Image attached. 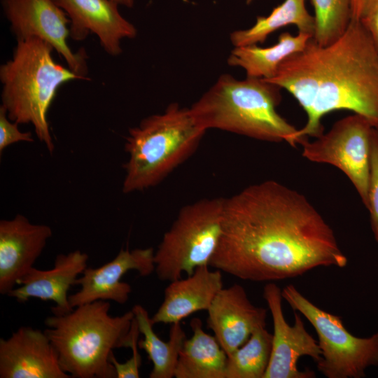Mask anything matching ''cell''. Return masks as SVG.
Segmentation results:
<instances>
[{
	"label": "cell",
	"mask_w": 378,
	"mask_h": 378,
	"mask_svg": "<svg viewBox=\"0 0 378 378\" xmlns=\"http://www.w3.org/2000/svg\"><path fill=\"white\" fill-rule=\"evenodd\" d=\"M190 325L192 335L181 348L175 377L225 378V351L214 336L203 330L200 318H193Z\"/></svg>",
	"instance_id": "cell-19"
},
{
	"label": "cell",
	"mask_w": 378,
	"mask_h": 378,
	"mask_svg": "<svg viewBox=\"0 0 378 378\" xmlns=\"http://www.w3.org/2000/svg\"><path fill=\"white\" fill-rule=\"evenodd\" d=\"M347 263L332 229L298 191L269 180L225 198L221 235L209 267L243 280L271 282Z\"/></svg>",
	"instance_id": "cell-1"
},
{
	"label": "cell",
	"mask_w": 378,
	"mask_h": 378,
	"mask_svg": "<svg viewBox=\"0 0 378 378\" xmlns=\"http://www.w3.org/2000/svg\"><path fill=\"white\" fill-rule=\"evenodd\" d=\"M53 50L38 37L19 40L11 59L0 66L1 105L8 118L19 125L31 124L50 153L55 145L47 115L57 90L71 80H85L57 63Z\"/></svg>",
	"instance_id": "cell-5"
},
{
	"label": "cell",
	"mask_w": 378,
	"mask_h": 378,
	"mask_svg": "<svg viewBox=\"0 0 378 378\" xmlns=\"http://www.w3.org/2000/svg\"><path fill=\"white\" fill-rule=\"evenodd\" d=\"M52 234L48 225L31 223L21 214L0 221L1 294L7 295L17 286L34 267Z\"/></svg>",
	"instance_id": "cell-15"
},
{
	"label": "cell",
	"mask_w": 378,
	"mask_h": 378,
	"mask_svg": "<svg viewBox=\"0 0 378 378\" xmlns=\"http://www.w3.org/2000/svg\"><path fill=\"white\" fill-rule=\"evenodd\" d=\"M374 127L363 115L354 113L334 123L314 141L301 139L302 155L332 164L349 178L366 207L370 171L372 134Z\"/></svg>",
	"instance_id": "cell-9"
},
{
	"label": "cell",
	"mask_w": 378,
	"mask_h": 378,
	"mask_svg": "<svg viewBox=\"0 0 378 378\" xmlns=\"http://www.w3.org/2000/svg\"><path fill=\"white\" fill-rule=\"evenodd\" d=\"M265 80L287 90L307 114L306 124L295 136L297 144L323 134L321 119L335 111L363 115L378 130V50L359 20H351L327 46L312 38Z\"/></svg>",
	"instance_id": "cell-2"
},
{
	"label": "cell",
	"mask_w": 378,
	"mask_h": 378,
	"mask_svg": "<svg viewBox=\"0 0 378 378\" xmlns=\"http://www.w3.org/2000/svg\"><path fill=\"white\" fill-rule=\"evenodd\" d=\"M206 131L190 108L176 103L130 128L125 144L129 158L124 165L122 192L141 191L160 183L193 154Z\"/></svg>",
	"instance_id": "cell-6"
},
{
	"label": "cell",
	"mask_w": 378,
	"mask_h": 378,
	"mask_svg": "<svg viewBox=\"0 0 378 378\" xmlns=\"http://www.w3.org/2000/svg\"><path fill=\"white\" fill-rule=\"evenodd\" d=\"M272 346V334L265 327L255 329L241 346L227 356L225 378H263Z\"/></svg>",
	"instance_id": "cell-23"
},
{
	"label": "cell",
	"mask_w": 378,
	"mask_h": 378,
	"mask_svg": "<svg viewBox=\"0 0 378 378\" xmlns=\"http://www.w3.org/2000/svg\"><path fill=\"white\" fill-rule=\"evenodd\" d=\"M282 296L315 329L321 351L317 369L325 377L360 378L368 368L378 365V331L369 337L353 335L340 316L316 306L293 284L283 288Z\"/></svg>",
	"instance_id": "cell-8"
},
{
	"label": "cell",
	"mask_w": 378,
	"mask_h": 378,
	"mask_svg": "<svg viewBox=\"0 0 378 378\" xmlns=\"http://www.w3.org/2000/svg\"><path fill=\"white\" fill-rule=\"evenodd\" d=\"M306 0H285L267 17H258L248 29L234 31L230 40L234 47L263 43L273 32L288 25H295L298 32L314 36L315 18L307 10Z\"/></svg>",
	"instance_id": "cell-22"
},
{
	"label": "cell",
	"mask_w": 378,
	"mask_h": 378,
	"mask_svg": "<svg viewBox=\"0 0 378 378\" xmlns=\"http://www.w3.org/2000/svg\"><path fill=\"white\" fill-rule=\"evenodd\" d=\"M263 298L270 311L274 332L268 367L263 378H312L311 370H300L298 362L307 356L316 363L321 358L318 342L307 331L299 312L294 311V323L286 321L282 310V290L273 282L263 289Z\"/></svg>",
	"instance_id": "cell-11"
},
{
	"label": "cell",
	"mask_w": 378,
	"mask_h": 378,
	"mask_svg": "<svg viewBox=\"0 0 378 378\" xmlns=\"http://www.w3.org/2000/svg\"><path fill=\"white\" fill-rule=\"evenodd\" d=\"M110 307L108 301L97 300L46 318L44 332L71 377L116 378L113 350L130 348L138 326L132 310L112 316Z\"/></svg>",
	"instance_id": "cell-3"
},
{
	"label": "cell",
	"mask_w": 378,
	"mask_h": 378,
	"mask_svg": "<svg viewBox=\"0 0 378 378\" xmlns=\"http://www.w3.org/2000/svg\"><path fill=\"white\" fill-rule=\"evenodd\" d=\"M3 11L17 41L38 37L62 57L68 68L89 80L87 54L74 52L67 43L70 20L53 0H1Z\"/></svg>",
	"instance_id": "cell-10"
},
{
	"label": "cell",
	"mask_w": 378,
	"mask_h": 378,
	"mask_svg": "<svg viewBox=\"0 0 378 378\" xmlns=\"http://www.w3.org/2000/svg\"><path fill=\"white\" fill-rule=\"evenodd\" d=\"M311 1L316 24L312 39L320 46H327L347 29L351 20V0Z\"/></svg>",
	"instance_id": "cell-24"
},
{
	"label": "cell",
	"mask_w": 378,
	"mask_h": 378,
	"mask_svg": "<svg viewBox=\"0 0 378 378\" xmlns=\"http://www.w3.org/2000/svg\"><path fill=\"white\" fill-rule=\"evenodd\" d=\"M207 312L208 327L227 356L241 346L255 329L266 326L267 310L253 304L238 284L223 288Z\"/></svg>",
	"instance_id": "cell-16"
},
{
	"label": "cell",
	"mask_w": 378,
	"mask_h": 378,
	"mask_svg": "<svg viewBox=\"0 0 378 378\" xmlns=\"http://www.w3.org/2000/svg\"><path fill=\"white\" fill-rule=\"evenodd\" d=\"M366 0H351V20H359Z\"/></svg>",
	"instance_id": "cell-29"
},
{
	"label": "cell",
	"mask_w": 378,
	"mask_h": 378,
	"mask_svg": "<svg viewBox=\"0 0 378 378\" xmlns=\"http://www.w3.org/2000/svg\"><path fill=\"white\" fill-rule=\"evenodd\" d=\"M17 122L11 121L7 116L6 108L0 106V153L8 146L19 142H33L30 132H22L18 129Z\"/></svg>",
	"instance_id": "cell-26"
},
{
	"label": "cell",
	"mask_w": 378,
	"mask_h": 378,
	"mask_svg": "<svg viewBox=\"0 0 378 378\" xmlns=\"http://www.w3.org/2000/svg\"><path fill=\"white\" fill-rule=\"evenodd\" d=\"M132 310L140 334L144 336V338L138 342L139 348L146 351L148 358L153 363V369L149 374V377H175L179 354L187 338L181 323L171 324L169 338L165 342L154 332V325L144 307L136 304Z\"/></svg>",
	"instance_id": "cell-21"
},
{
	"label": "cell",
	"mask_w": 378,
	"mask_h": 378,
	"mask_svg": "<svg viewBox=\"0 0 378 378\" xmlns=\"http://www.w3.org/2000/svg\"><path fill=\"white\" fill-rule=\"evenodd\" d=\"M209 265L197 267L186 279L172 281L164 290V300L150 318L153 325L172 324L201 310H208L223 288L221 271Z\"/></svg>",
	"instance_id": "cell-18"
},
{
	"label": "cell",
	"mask_w": 378,
	"mask_h": 378,
	"mask_svg": "<svg viewBox=\"0 0 378 378\" xmlns=\"http://www.w3.org/2000/svg\"><path fill=\"white\" fill-rule=\"evenodd\" d=\"M88 255L79 250L58 255L52 269L43 270L31 267L7 295L23 303L29 298L50 300L53 314L71 312L68 291L76 285L78 276L88 267Z\"/></svg>",
	"instance_id": "cell-17"
},
{
	"label": "cell",
	"mask_w": 378,
	"mask_h": 378,
	"mask_svg": "<svg viewBox=\"0 0 378 378\" xmlns=\"http://www.w3.org/2000/svg\"><path fill=\"white\" fill-rule=\"evenodd\" d=\"M359 21L378 50V0H366Z\"/></svg>",
	"instance_id": "cell-28"
},
{
	"label": "cell",
	"mask_w": 378,
	"mask_h": 378,
	"mask_svg": "<svg viewBox=\"0 0 378 378\" xmlns=\"http://www.w3.org/2000/svg\"><path fill=\"white\" fill-rule=\"evenodd\" d=\"M70 20L69 35L84 40L90 33L99 38L104 50L111 56L122 53L121 41L136 37L137 30L120 13L118 4L111 0H53Z\"/></svg>",
	"instance_id": "cell-14"
},
{
	"label": "cell",
	"mask_w": 378,
	"mask_h": 378,
	"mask_svg": "<svg viewBox=\"0 0 378 378\" xmlns=\"http://www.w3.org/2000/svg\"><path fill=\"white\" fill-rule=\"evenodd\" d=\"M118 5H122L128 8L133 7L134 0H111Z\"/></svg>",
	"instance_id": "cell-30"
},
{
	"label": "cell",
	"mask_w": 378,
	"mask_h": 378,
	"mask_svg": "<svg viewBox=\"0 0 378 378\" xmlns=\"http://www.w3.org/2000/svg\"><path fill=\"white\" fill-rule=\"evenodd\" d=\"M225 198H204L183 206L154 252L155 272L174 281L209 265L222 232Z\"/></svg>",
	"instance_id": "cell-7"
},
{
	"label": "cell",
	"mask_w": 378,
	"mask_h": 378,
	"mask_svg": "<svg viewBox=\"0 0 378 378\" xmlns=\"http://www.w3.org/2000/svg\"><path fill=\"white\" fill-rule=\"evenodd\" d=\"M366 208L370 217L372 231L378 243V130L374 128L371 139L370 171Z\"/></svg>",
	"instance_id": "cell-25"
},
{
	"label": "cell",
	"mask_w": 378,
	"mask_h": 378,
	"mask_svg": "<svg viewBox=\"0 0 378 378\" xmlns=\"http://www.w3.org/2000/svg\"><path fill=\"white\" fill-rule=\"evenodd\" d=\"M43 331L22 326L0 339V378H70Z\"/></svg>",
	"instance_id": "cell-13"
},
{
	"label": "cell",
	"mask_w": 378,
	"mask_h": 378,
	"mask_svg": "<svg viewBox=\"0 0 378 378\" xmlns=\"http://www.w3.org/2000/svg\"><path fill=\"white\" fill-rule=\"evenodd\" d=\"M136 270L141 276H148L155 271L153 248L121 249L111 261L96 268L87 267L76 285L78 292L69 296L72 308L97 300H111L125 304L132 292L131 286L122 281L127 272Z\"/></svg>",
	"instance_id": "cell-12"
},
{
	"label": "cell",
	"mask_w": 378,
	"mask_h": 378,
	"mask_svg": "<svg viewBox=\"0 0 378 378\" xmlns=\"http://www.w3.org/2000/svg\"><path fill=\"white\" fill-rule=\"evenodd\" d=\"M312 38L302 32L295 35L283 32L277 42L269 47L262 48L257 44L234 47L227 63L244 69L248 78L269 80L275 76L284 61L303 50Z\"/></svg>",
	"instance_id": "cell-20"
},
{
	"label": "cell",
	"mask_w": 378,
	"mask_h": 378,
	"mask_svg": "<svg viewBox=\"0 0 378 378\" xmlns=\"http://www.w3.org/2000/svg\"><path fill=\"white\" fill-rule=\"evenodd\" d=\"M279 86L261 78L237 80L221 75L190 108L206 130L218 129L295 147L298 129L276 111L281 101Z\"/></svg>",
	"instance_id": "cell-4"
},
{
	"label": "cell",
	"mask_w": 378,
	"mask_h": 378,
	"mask_svg": "<svg viewBox=\"0 0 378 378\" xmlns=\"http://www.w3.org/2000/svg\"><path fill=\"white\" fill-rule=\"evenodd\" d=\"M140 334L139 328L135 331L130 347L132 350V356L130 359L123 363H119L113 354L110 357V360L113 365L116 378H139V368L141 365V356L139 352V335Z\"/></svg>",
	"instance_id": "cell-27"
}]
</instances>
